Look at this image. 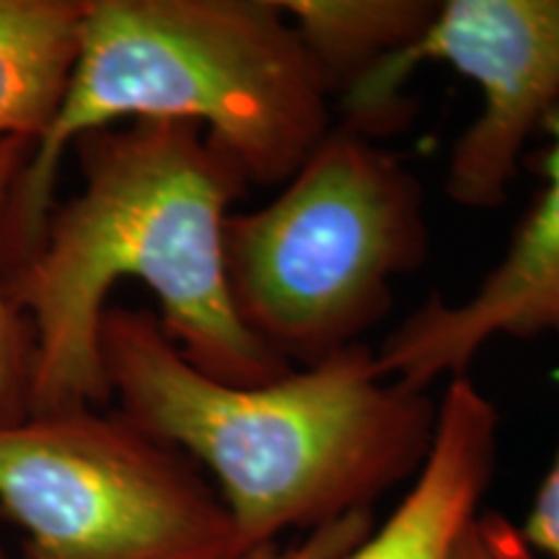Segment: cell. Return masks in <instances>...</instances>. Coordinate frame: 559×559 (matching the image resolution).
Wrapping results in <instances>:
<instances>
[{"mask_svg": "<svg viewBox=\"0 0 559 559\" xmlns=\"http://www.w3.org/2000/svg\"><path fill=\"white\" fill-rule=\"evenodd\" d=\"M0 513L24 559H241L218 489L120 412L70 407L0 425Z\"/></svg>", "mask_w": 559, "mask_h": 559, "instance_id": "5b68a950", "label": "cell"}, {"mask_svg": "<svg viewBox=\"0 0 559 559\" xmlns=\"http://www.w3.org/2000/svg\"><path fill=\"white\" fill-rule=\"evenodd\" d=\"M451 559H542L500 513H479L459 536Z\"/></svg>", "mask_w": 559, "mask_h": 559, "instance_id": "4fadbf2b", "label": "cell"}, {"mask_svg": "<svg viewBox=\"0 0 559 559\" xmlns=\"http://www.w3.org/2000/svg\"><path fill=\"white\" fill-rule=\"evenodd\" d=\"M544 187L506 254L464 300L430 298L376 349L381 373L412 389L464 376L489 342L559 337V107L544 120Z\"/></svg>", "mask_w": 559, "mask_h": 559, "instance_id": "52a82bcc", "label": "cell"}, {"mask_svg": "<svg viewBox=\"0 0 559 559\" xmlns=\"http://www.w3.org/2000/svg\"><path fill=\"white\" fill-rule=\"evenodd\" d=\"M521 536L542 559H559V451L536 489Z\"/></svg>", "mask_w": 559, "mask_h": 559, "instance_id": "5bb4252c", "label": "cell"}, {"mask_svg": "<svg viewBox=\"0 0 559 559\" xmlns=\"http://www.w3.org/2000/svg\"><path fill=\"white\" fill-rule=\"evenodd\" d=\"M241 559H251V551H249V555H243V557H241Z\"/></svg>", "mask_w": 559, "mask_h": 559, "instance_id": "2e32d148", "label": "cell"}, {"mask_svg": "<svg viewBox=\"0 0 559 559\" xmlns=\"http://www.w3.org/2000/svg\"><path fill=\"white\" fill-rule=\"evenodd\" d=\"M428 249L415 171L342 122L275 198L230 213L223 230L234 309L288 368L360 345L394 304V280L423 267Z\"/></svg>", "mask_w": 559, "mask_h": 559, "instance_id": "277c9868", "label": "cell"}, {"mask_svg": "<svg viewBox=\"0 0 559 559\" xmlns=\"http://www.w3.org/2000/svg\"><path fill=\"white\" fill-rule=\"evenodd\" d=\"M498 407L469 373L445 381L430 451L409 489L342 559H451L481 510L498 461Z\"/></svg>", "mask_w": 559, "mask_h": 559, "instance_id": "ba28073f", "label": "cell"}, {"mask_svg": "<svg viewBox=\"0 0 559 559\" xmlns=\"http://www.w3.org/2000/svg\"><path fill=\"white\" fill-rule=\"evenodd\" d=\"M373 528V510L353 513L347 519L321 526L311 534H304L293 544H270L251 551V559H342L366 539Z\"/></svg>", "mask_w": 559, "mask_h": 559, "instance_id": "7c38bea8", "label": "cell"}, {"mask_svg": "<svg viewBox=\"0 0 559 559\" xmlns=\"http://www.w3.org/2000/svg\"><path fill=\"white\" fill-rule=\"evenodd\" d=\"M0 559H5V547H3V539H0Z\"/></svg>", "mask_w": 559, "mask_h": 559, "instance_id": "9a60e30c", "label": "cell"}, {"mask_svg": "<svg viewBox=\"0 0 559 559\" xmlns=\"http://www.w3.org/2000/svg\"><path fill=\"white\" fill-rule=\"evenodd\" d=\"M34 145L37 143L29 138H0V425L29 415L32 330L5 293L3 223L11 192L29 164Z\"/></svg>", "mask_w": 559, "mask_h": 559, "instance_id": "8fae6325", "label": "cell"}, {"mask_svg": "<svg viewBox=\"0 0 559 559\" xmlns=\"http://www.w3.org/2000/svg\"><path fill=\"white\" fill-rule=\"evenodd\" d=\"M334 104L383 60L407 50L438 0H280Z\"/></svg>", "mask_w": 559, "mask_h": 559, "instance_id": "30bf717a", "label": "cell"}, {"mask_svg": "<svg viewBox=\"0 0 559 559\" xmlns=\"http://www.w3.org/2000/svg\"><path fill=\"white\" fill-rule=\"evenodd\" d=\"M425 62L453 68L481 96L451 145L445 192L461 207H500L528 138L559 107V0H440L415 45L342 96L337 122L376 140L400 130L412 117L402 88Z\"/></svg>", "mask_w": 559, "mask_h": 559, "instance_id": "8992f818", "label": "cell"}, {"mask_svg": "<svg viewBox=\"0 0 559 559\" xmlns=\"http://www.w3.org/2000/svg\"><path fill=\"white\" fill-rule=\"evenodd\" d=\"M86 0H0V138L50 130L79 58Z\"/></svg>", "mask_w": 559, "mask_h": 559, "instance_id": "9c48e42d", "label": "cell"}, {"mask_svg": "<svg viewBox=\"0 0 559 559\" xmlns=\"http://www.w3.org/2000/svg\"><path fill=\"white\" fill-rule=\"evenodd\" d=\"M73 151L81 192L52 207L32 254L5 272L32 330L29 415L111 402L99 330L120 280L148 285L164 332L202 373L236 386L288 373L228 293L223 230L249 190L236 158L181 120L102 128Z\"/></svg>", "mask_w": 559, "mask_h": 559, "instance_id": "6da1fadb", "label": "cell"}, {"mask_svg": "<svg viewBox=\"0 0 559 559\" xmlns=\"http://www.w3.org/2000/svg\"><path fill=\"white\" fill-rule=\"evenodd\" d=\"M138 120L200 124L249 185L280 187L337 115L280 0H86L66 96L5 210V272L45 234L68 148Z\"/></svg>", "mask_w": 559, "mask_h": 559, "instance_id": "3957f363", "label": "cell"}, {"mask_svg": "<svg viewBox=\"0 0 559 559\" xmlns=\"http://www.w3.org/2000/svg\"><path fill=\"white\" fill-rule=\"evenodd\" d=\"M99 353L117 412L213 474L243 551L366 513L415 479L436 432L428 389L386 379L366 342L236 386L194 368L151 311L109 306Z\"/></svg>", "mask_w": 559, "mask_h": 559, "instance_id": "7a4b0ae2", "label": "cell"}]
</instances>
